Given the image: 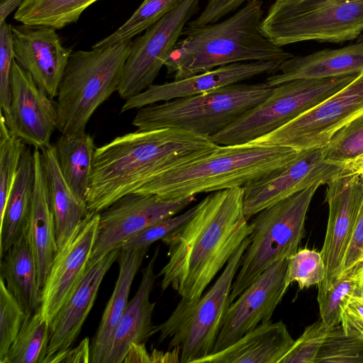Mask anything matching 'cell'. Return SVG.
Wrapping results in <instances>:
<instances>
[{"mask_svg": "<svg viewBox=\"0 0 363 363\" xmlns=\"http://www.w3.org/2000/svg\"><path fill=\"white\" fill-rule=\"evenodd\" d=\"M244 188L214 191L196 204L193 216L162 241L168 261L157 277L182 300L198 299L251 233L243 208Z\"/></svg>", "mask_w": 363, "mask_h": 363, "instance_id": "obj_1", "label": "cell"}, {"mask_svg": "<svg viewBox=\"0 0 363 363\" xmlns=\"http://www.w3.org/2000/svg\"><path fill=\"white\" fill-rule=\"evenodd\" d=\"M218 145L210 138L177 128L138 130L118 136L95 150L87 207L100 213L157 174Z\"/></svg>", "mask_w": 363, "mask_h": 363, "instance_id": "obj_2", "label": "cell"}, {"mask_svg": "<svg viewBox=\"0 0 363 363\" xmlns=\"http://www.w3.org/2000/svg\"><path fill=\"white\" fill-rule=\"evenodd\" d=\"M262 0H249L219 23L185 27L164 66L180 79L233 63L264 61L281 63L294 56L263 33Z\"/></svg>", "mask_w": 363, "mask_h": 363, "instance_id": "obj_3", "label": "cell"}, {"mask_svg": "<svg viewBox=\"0 0 363 363\" xmlns=\"http://www.w3.org/2000/svg\"><path fill=\"white\" fill-rule=\"evenodd\" d=\"M298 154L288 147L251 142L218 145L209 153L157 174L134 193L174 199L243 187L283 169Z\"/></svg>", "mask_w": 363, "mask_h": 363, "instance_id": "obj_4", "label": "cell"}, {"mask_svg": "<svg viewBox=\"0 0 363 363\" xmlns=\"http://www.w3.org/2000/svg\"><path fill=\"white\" fill-rule=\"evenodd\" d=\"M133 40L72 52L57 96L62 133L84 132L96 109L118 91Z\"/></svg>", "mask_w": 363, "mask_h": 363, "instance_id": "obj_5", "label": "cell"}, {"mask_svg": "<svg viewBox=\"0 0 363 363\" xmlns=\"http://www.w3.org/2000/svg\"><path fill=\"white\" fill-rule=\"evenodd\" d=\"M266 82L236 83L138 109L132 124L140 130L177 128L211 138L267 99Z\"/></svg>", "mask_w": 363, "mask_h": 363, "instance_id": "obj_6", "label": "cell"}, {"mask_svg": "<svg viewBox=\"0 0 363 363\" xmlns=\"http://www.w3.org/2000/svg\"><path fill=\"white\" fill-rule=\"evenodd\" d=\"M262 29L279 47L354 40L363 33V0H275Z\"/></svg>", "mask_w": 363, "mask_h": 363, "instance_id": "obj_7", "label": "cell"}, {"mask_svg": "<svg viewBox=\"0 0 363 363\" xmlns=\"http://www.w3.org/2000/svg\"><path fill=\"white\" fill-rule=\"evenodd\" d=\"M318 183L258 213L249 223L250 242L231 287L230 303L275 262L288 259L305 235L306 214Z\"/></svg>", "mask_w": 363, "mask_h": 363, "instance_id": "obj_8", "label": "cell"}, {"mask_svg": "<svg viewBox=\"0 0 363 363\" xmlns=\"http://www.w3.org/2000/svg\"><path fill=\"white\" fill-rule=\"evenodd\" d=\"M250 242L245 239L225 266L215 283L194 301L182 300L169 318L155 325L158 342L169 339V350L179 348V362H196L213 352L225 314L230 294L241 259Z\"/></svg>", "mask_w": 363, "mask_h": 363, "instance_id": "obj_9", "label": "cell"}, {"mask_svg": "<svg viewBox=\"0 0 363 363\" xmlns=\"http://www.w3.org/2000/svg\"><path fill=\"white\" fill-rule=\"evenodd\" d=\"M357 74L298 79L277 85L263 101L210 138L220 145L250 142L308 111L348 84Z\"/></svg>", "mask_w": 363, "mask_h": 363, "instance_id": "obj_10", "label": "cell"}, {"mask_svg": "<svg viewBox=\"0 0 363 363\" xmlns=\"http://www.w3.org/2000/svg\"><path fill=\"white\" fill-rule=\"evenodd\" d=\"M363 113V69L342 89L277 130L251 143L288 147L298 152L323 147Z\"/></svg>", "mask_w": 363, "mask_h": 363, "instance_id": "obj_11", "label": "cell"}, {"mask_svg": "<svg viewBox=\"0 0 363 363\" xmlns=\"http://www.w3.org/2000/svg\"><path fill=\"white\" fill-rule=\"evenodd\" d=\"M199 3V0H182L133 41L117 91L122 99L127 100L153 84L186 24L197 12Z\"/></svg>", "mask_w": 363, "mask_h": 363, "instance_id": "obj_12", "label": "cell"}, {"mask_svg": "<svg viewBox=\"0 0 363 363\" xmlns=\"http://www.w3.org/2000/svg\"><path fill=\"white\" fill-rule=\"evenodd\" d=\"M195 196L167 199L155 194H126L99 213L91 259L120 249L123 244L151 225L177 215L195 201Z\"/></svg>", "mask_w": 363, "mask_h": 363, "instance_id": "obj_13", "label": "cell"}, {"mask_svg": "<svg viewBox=\"0 0 363 363\" xmlns=\"http://www.w3.org/2000/svg\"><path fill=\"white\" fill-rule=\"evenodd\" d=\"M342 167L324 160L323 147L299 152L283 169L243 186L247 219L315 184H326Z\"/></svg>", "mask_w": 363, "mask_h": 363, "instance_id": "obj_14", "label": "cell"}, {"mask_svg": "<svg viewBox=\"0 0 363 363\" xmlns=\"http://www.w3.org/2000/svg\"><path fill=\"white\" fill-rule=\"evenodd\" d=\"M325 201L329 214L320 251L325 277L318 288L325 289L342 274L344 259L354 230L363 199L359 175L340 173L326 184Z\"/></svg>", "mask_w": 363, "mask_h": 363, "instance_id": "obj_15", "label": "cell"}, {"mask_svg": "<svg viewBox=\"0 0 363 363\" xmlns=\"http://www.w3.org/2000/svg\"><path fill=\"white\" fill-rule=\"evenodd\" d=\"M287 267L288 259L275 262L229 305L211 353L228 347L258 325L271 320L288 289Z\"/></svg>", "mask_w": 363, "mask_h": 363, "instance_id": "obj_16", "label": "cell"}, {"mask_svg": "<svg viewBox=\"0 0 363 363\" xmlns=\"http://www.w3.org/2000/svg\"><path fill=\"white\" fill-rule=\"evenodd\" d=\"M13 56L48 96H57L71 48L62 45L56 29L41 25H11Z\"/></svg>", "mask_w": 363, "mask_h": 363, "instance_id": "obj_17", "label": "cell"}, {"mask_svg": "<svg viewBox=\"0 0 363 363\" xmlns=\"http://www.w3.org/2000/svg\"><path fill=\"white\" fill-rule=\"evenodd\" d=\"M11 117L10 130L25 144L40 150L50 145L57 125L56 101L15 60L11 70Z\"/></svg>", "mask_w": 363, "mask_h": 363, "instance_id": "obj_18", "label": "cell"}, {"mask_svg": "<svg viewBox=\"0 0 363 363\" xmlns=\"http://www.w3.org/2000/svg\"><path fill=\"white\" fill-rule=\"evenodd\" d=\"M99 213L91 212L57 251L42 289L40 311L50 323L83 274L95 243Z\"/></svg>", "mask_w": 363, "mask_h": 363, "instance_id": "obj_19", "label": "cell"}, {"mask_svg": "<svg viewBox=\"0 0 363 363\" xmlns=\"http://www.w3.org/2000/svg\"><path fill=\"white\" fill-rule=\"evenodd\" d=\"M279 65L278 62L264 61L233 63L171 82L152 84L143 92L125 100L121 113L199 94L265 73L274 74L278 71Z\"/></svg>", "mask_w": 363, "mask_h": 363, "instance_id": "obj_20", "label": "cell"}, {"mask_svg": "<svg viewBox=\"0 0 363 363\" xmlns=\"http://www.w3.org/2000/svg\"><path fill=\"white\" fill-rule=\"evenodd\" d=\"M119 250L116 249L89 259L83 274L50 322L46 357L64 350L74 343L94 305L104 277L116 261Z\"/></svg>", "mask_w": 363, "mask_h": 363, "instance_id": "obj_21", "label": "cell"}, {"mask_svg": "<svg viewBox=\"0 0 363 363\" xmlns=\"http://www.w3.org/2000/svg\"><path fill=\"white\" fill-rule=\"evenodd\" d=\"M158 254L159 246L142 271L138 291L129 301L101 363L123 362L133 344L145 343L155 334L152 318L156 302L150 301V296L157 277L155 264Z\"/></svg>", "mask_w": 363, "mask_h": 363, "instance_id": "obj_22", "label": "cell"}, {"mask_svg": "<svg viewBox=\"0 0 363 363\" xmlns=\"http://www.w3.org/2000/svg\"><path fill=\"white\" fill-rule=\"evenodd\" d=\"M363 69V40L337 49H324L293 56L268 77L271 86L298 79L328 78L359 73Z\"/></svg>", "mask_w": 363, "mask_h": 363, "instance_id": "obj_23", "label": "cell"}, {"mask_svg": "<svg viewBox=\"0 0 363 363\" xmlns=\"http://www.w3.org/2000/svg\"><path fill=\"white\" fill-rule=\"evenodd\" d=\"M33 157L35 184L27 229L37 266L38 284L43 289L57 249L55 218L40 150L35 149Z\"/></svg>", "mask_w": 363, "mask_h": 363, "instance_id": "obj_24", "label": "cell"}, {"mask_svg": "<svg viewBox=\"0 0 363 363\" xmlns=\"http://www.w3.org/2000/svg\"><path fill=\"white\" fill-rule=\"evenodd\" d=\"M294 341L283 321L269 320L196 363H279Z\"/></svg>", "mask_w": 363, "mask_h": 363, "instance_id": "obj_25", "label": "cell"}, {"mask_svg": "<svg viewBox=\"0 0 363 363\" xmlns=\"http://www.w3.org/2000/svg\"><path fill=\"white\" fill-rule=\"evenodd\" d=\"M149 248L120 249L117 257L119 273L91 345V362L101 363L113 333L129 303L132 283Z\"/></svg>", "mask_w": 363, "mask_h": 363, "instance_id": "obj_26", "label": "cell"}, {"mask_svg": "<svg viewBox=\"0 0 363 363\" xmlns=\"http://www.w3.org/2000/svg\"><path fill=\"white\" fill-rule=\"evenodd\" d=\"M40 152L55 218L58 251L91 212L86 203L79 200L66 182L60 169L53 145L40 150Z\"/></svg>", "mask_w": 363, "mask_h": 363, "instance_id": "obj_27", "label": "cell"}, {"mask_svg": "<svg viewBox=\"0 0 363 363\" xmlns=\"http://www.w3.org/2000/svg\"><path fill=\"white\" fill-rule=\"evenodd\" d=\"M0 277L29 317L40 310L42 289L27 227L1 257Z\"/></svg>", "mask_w": 363, "mask_h": 363, "instance_id": "obj_28", "label": "cell"}, {"mask_svg": "<svg viewBox=\"0 0 363 363\" xmlns=\"http://www.w3.org/2000/svg\"><path fill=\"white\" fill-rule=\"evenodd\" d=\"M33 152L26 147L1 217V258L12 247L28 225L35 184Z\"/></svg>", "mask_w": 363, "mask_h": 363, "instance_id": "obj_29", "label": "cell"}, {"mask_svg": "<svg viewBox=\"0 0 363 363\" xmlns=\"http://www.w3.org/2000/svg\"><path fill=\"white\" fill-rule=\"evenodd\" d=\"M52 145L66 182L74 195L86 202L96 150L93 137L85 131L64 133Z\"/></svg>", "mask_w": 363, "mask_h": 363, "instance_id": "obj_30", "label": "cell"}, {"mask_svg": "<svg viewBox=\"0 0 363 363\" xmlns=\"http://www.w3.org/2000/svg\"><path fill=\"white\" fill-rule=\"evenodd\" d=\"M98 0H25L14 13V19L27 25H41L61 29L76 23L82 12Z\"/></svg>", "mask_w": 363, "mask_h": 363, "instance_id": "obj_31", "label": "cell"}, {"mask_svg": "<svg viewBox=\"0 0 363 363\" xmlns=\"http://www.w3.org/2000/svg\"><path fill=\"white\" fill-rule=\"evenodd\" d=\"M50 325L40 310L28 317L0 363H43L50 342Z\"/></svg>", "mask_w": 363, "mask_h": 363, "instance_id": "obj_32", "label": "cell"}, {"mask_svg": "<svg viewBox=\"0 0 363 363\" xmlns=\"http://www.w3.org/2000/svg\"><path fill=\"white\" fill-rule=\"evenodd\" d=\"M182 0H144L133 14L116 31L97 42L102 47L132 40L161 19Z\"/></svg>", "mask_w": 363, "mask_h": 363, "instance_id": "obj_33", "label": "cell"}, {"mask_svg": "<svg viewBox=\"0 0 363 363\" xmlns=\"http://www.w3.org/2000/svg\"><path fill=\"white\" fill-rule=\"evenodd\" d=\"M356 269L342 274L329 286L318 288L317 300L320 319L328 328L341 323L342 313L350 299L362 288Z\"/></svg>", "mask_w": 363, "mask_h": 363, "instance_id": "obj_34", "label": "cell"}, {"mask_svg": "<svg viewBox=\"0 0 363 363\" xmlns=\"http://www.w3.org/2000/svg\"><path fill=\"white\" fill-rule=\"evenodd\" d=\"M0 218L3 216L26 145L8 128L0 112Z\"/></svg>", "mask_w": 363, "mask_h": 363, "instance_id": "obj_35", "label": "cell"}, {"mask_svg": "<svg viewBox=\"0 0 363 363\" xmlns=\"http://www.w3.org/2000/svg\"><path fill=\"white\" fill-rule=\"evenodd\" d=\"M363 362V337L346 331L341 323L329 328L314 363Z\"/></svg>", "mask_w": 363, "mask_h": 363, "instance_id": "obj_36", "label": "cell"}, {"mask_svg": "<svg viewBox=\"0 0 363 363\" xmlns=\"http://www.w3.org/2000/svg\"><path fill=\"white\" fill-rule=\"evenodd\" d=\"M323 153L326 162L342 166L363 154V113L338 130Z\"/></svg>", "mask_w": 363, "mask_h": 363, "instance_id": "obj_37", "label": "cell"}, {"mask_svg": "<svg viewBox=\"0 0 363 363\" xmlns=\"http://www.w3.org/2000/svg\"><path fill=\"white\" fill-rule=\"evenodd\" d=\"M325 268L320 252L307 248L297 250L288 258L286 286L296 282L300 289L320 284Z\"/></svg>", "mask_w": 363, "mask_h": 363, "instance_id": "obj_38", "label": "cell"}, {"mask_svg": "<svg viewBox=\"0 0 363 363\" xmlns=\"http://www.w3.org/2000/svg\"><path fill=\"white\" fill-rule=\"evenodd\" d=\"M28 317L0 277V361Z\"/></svg>", "mask_w": 363, "mask_h": 363, "instance_id": "obj_39", "label": "cell"}, {"mask_svg": "<svg viewBox=\"0 0 363 363\" xmlns=\"http://www.w3.org/2000/svg\"><path fill=\"white\" fill-rule=\"evenodd\" d=\"M13 60L11 25L5 21L0 23V107L9 130L12 125L11 80Z\"/></svg>", "mask_w": 363, "mask_h": 363, "instance_id": "obj_40", "label": "cell"}, {"mask_svg": "<svg viewBox=\"0 0 363 363\" xmlns=\"http://www.w3.org/2000/svg\"><path fill=\"white\" fill-rule=\"evenodd\" d=\"M328 328L321 319L307 326L279 363H314Z\"/></svg>", "mask_w": 363, "mask_h": 363, "instance_id": "obj_41", "label": "cell"}, {"mask_svg": "<svg viewBox=\"0 0 363 363\" xmlns=\"http://www.w3.org/2000/svg\"><path fill=\"white\" fill-rule=\"evenodd\" d=\"M196 208V206H194L180 215L164 218L151 225L125 241L120 249L132 250L149 248L153 242L162 240L184 224L193 216Z\"/></svg>", "mask_w": 363, "mask_h": 363, "instance_id": "obj_42", "label": "cell"}, {"mask_svg": "<svg viewBox=\"0 0 363 363\" xmlns=\"http://www.w3.org/2000/svg\"><path fill=\"white\" fill-rule=\"evenodd\" d=\"M249 0H208L201 14L189 21V27H198L218 21Z\"/></svg>", "mask_w": 363, "mask_h": 363, "instance_id": "obj_43", "label": "cell"}, {"mask_svg": "<svg viewBox=\"0 0 363 363\" xmlns=\"http://www.w3.org/2000/svg\"><path fill=\"white\" fill-rule=\"evenodd\" d=\"M363 185V174L360 175ZM363 261V199L351 241L344 259L342 274L357 267ZM341 274V275H342Z\"/></svg>", "mask_w": 363, "mask_h": 363, "instance_id": "obj_44", "label": "cell"}, {"mask_svg": "<svg viewBox=\"0 0 363 363\" xmlns=\"http://www.w3.org/2000/svg\"><path fill=\"white\" fill-rule=\"evenodd\" d=\"M89 363L91 362V344L89 337L84 338L80 343L46 357L43 363Z\"/></svg>", "mask_w": 363, "mask_h": 363, "instance_id": "obj_45", "label": "cell"}, {"mask_svg": "<svg viewBox=\"0 0 363 363\" xmlns=\"http://www.w3.org/2000/svg\"><path fill=\"white\" fill-rule=\"evenodd\" d=\"M341 325L345 330L354 333L363 337V319L344 309Z\"/></svg>", "mask_w": 363, "mask_h": 363, "instance_id": "obj_46", "label": "cell"}, {"mask_svg": "<svg viewBox=\"0 0 363 363\" xmlns=\"http://www.w3.org/2000/svg\"><path fill=\"white\" fill-rule=\"evenodd\" d=\"M123 362H152V357L147 353L145 343L133 344Z\"/></svg>", "mask_w": 363, "mask_h": 363, "instance_id": "obj_47", "label": "cell"}, {"mask_svg": "<svg viewBox=\"0 0 363 363\" xmlns=\"http://www.w3.org/2000/svg\"><path fill=\"white\" fill-rule=\"evenodd\" d=\"M341 173L359 176L363 174V154L344 164Z\"/></svg>", "mask_w": 363, "mask_h": 363, "instance_id": "obj_48", "label": "cell"}, {"mask_svg": "<svg viewBox=\"0 0 363 363\" xmlns=\"http://www.w3.org/2000/svg\"><path fill=\"white\" fill-rule=\"evenodd\" d=\"M25 0H1L0 2V23L6 21V17L13 11Z\"/></svg>", "mask_w": 363, "mask_h": 363, "instance_id": "obj_49", "label": "cell"}, {"mask_svg": "<svg viewBox=\"0 0 363 363\" xmlns=\"http://www.w3.org/2000/svg\"><path fill=\"white\" fill-rule=\"evenodd\" d=\"M356 274L360 286L363 288V262L357 267Z\"/></svg>", "mask_w": 363, "mask_h": 363, "instance_id": "obj_50", "label": "cell"}, {"mask_svg": "<svg viewBox=\"0 0 363 363\" xmlns=\"http://www.w3.org/2000/svg\"><path fill=\"white\" fill-rule=\"evenodd\" d=\"M358 40H363V33L362 35L358 38Z\"/></svg>", "mask_w": 363, "mask_h": 363, "instance_id": "obj_51", "label": "cell"}, {"mask_svg": "<svg viewBox=\"0 0 363 363\" xmlns=\"http://www.w3.org/2000/svg\"><path fill=\"white\" fill-rule=\"evenodd\" d=\"M363 262V261H362Z\"/></svg>", "mask_w": 363, "mask_h": 363, "instance_id": "obj_52", "label": "cell"}]
</instances>
